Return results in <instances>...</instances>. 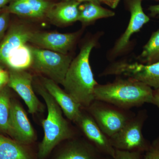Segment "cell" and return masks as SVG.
<instances>
[{
  "instance_id": "obj_1",
  "label": "cell",
  "mask_w": 159,
  "mask_h": 159,
  "mask_svg": "<svg viewBox=\"0 0 159 159\" xmlns=\"http://www.w3.org/2000/svg\"><path fill=\"white\" fill-rule=\"evenodd\" d=\"M97 43L95 38L82 46L79 54L72 60L62 84L64 90L84 108L95 100L94 90L98 84L89 62L91 51Z\"/></svg>"
},
{
  "instance_id": "obj_15",
  "label": "cell",
  "mask_w": 159,
  "mask_h": 159,
  "mask_svg": "<svg viewBox=\"0 0 159 159\" xmlns=\"http://www.w3.org/2000/svg\"><path fill=\"white\" fill-rule=\"evenodd\" d=\"M104 156L92 143L74 140L54 159H101Z\"/></svg>"
},
{
  "instance_id": "obj_5",
  "label": "cell",
  "mask_w": 159,
  "mask_h": 159,
  "mask_svg": "<svg viewBox=\"0 0 159 159\" xmlns=\"http://www.w3.org/2000/svg\"><path fill=\"white\" fill-rule=\"evenodd\" d=\"M86 108L109 138L118 133L135 115L129 110L100 100H94Z\"/></svg>"
},
{
  "instance_id": "obj_32",
  "label": "cell",
  "mask_w": 159,
  "mask_h": 159,
  "mask_svg": "<svg viewBox=\"0 0 159 159\" xmlns=\"http://www.w3.org/2000/svg\"><path fill=\"white\" fill-rule=\"evenodd\" d=\"M5 71V70H3V69L0 66V75H2Z\"/></svg>"
},
{
  "instance_id": "obj_7",
  "label": "cell",
  "mask_w": 159,
  "mask_h": 159,
  "mask_svg": "<svg viewBox=\"0 0 159 159\" xmlns=\"http://www.w3.org/2000/svg\"><path fill=\"white\" fill-rule=\"evenodd\" d=\"M123 76L145 84L154 89H159V61L144 64L127 60L117 61L107 67L100 76Z\"/></svg>"
},
{
  "instance_id": "obj_19",
  "label": "cell",
  "mask_w": 159,
  "mask_h": 159,
  "mask_svg": "<svg viewBox=\"0 0 159 159\" xmlns=\"http://www.w3.org/2000/svg\"><path fill=\"white\" fill-rule=\"evenodd\" d=\"M32 54L30 47L25 44L15 51L6 60L4 64L10 70H24L31 66Z\"/></svg>"
},
{
  "instance_id": "obj_14",
  "label": "cell",
  "mask_w": 159,
  "mask_h": 159,
  "mask_svg": "<svg viewBox=\"0 0 159 159\" xmlns=\"http://www.w3.org/2000/svg\"><path fill=\"white\" fill-rule=\"evenodd\" d=\"M31 31L23 25L11 27L0 44V63L4 64L10 54L29 42Z\"/></svg>"
},
{
  "instance_id": "obj_21",
  "label": "cell",
  "mask_w": 159,
  "mask_h": 159,
  "mask_svg": "<svg viewBox=\"0 0 159 159\" xmlns=\"http://www.w3.org/2000/svg\"><path fill=\"white\" fill-rule=\"evenodd\" d=\"M11 99L7 87L0 89V133L9 134Z\"/></svg>"
},
{
  "instance_id": "obj_6",
  "label": "cell",
  "mask_w": 159,
  "mask_h": 159,
  "mask_svg": "<svg viewBox=\"0 0 159 159\" xmlns=\"http://www.w3.org/2000/svg\"><path fill=\"white\" fill-rule=\"evenodd\" d=\"M30 48L32 68L56 83L62 84L72 61L70 56L48 50Z\"/></svg>"
},
{
  "instance_id": "obj_26",
  "label": "cell",
  "mask_w": 159,
  "mask_h": 159,
  "mask_svg": "<svg viewBox=\"0 0 159 159\" xmlns=\"http://www.w3.org/2000/svg\"><path fill=\"white\" fill-rule=\"evenodd\" d=\"M9 80V73L5 70L0 75V89L5 87L8 84Z\"/></svg>"
},
{
  "instance_id": "obj_17",
  "label": "cell",
  "mask_w": 159,
  "mask_h": 159,
  "mask_svg": "<svg viewBox=\"0 0 159 159\" xmlns=\"http://www.w3.org/2000/svg\"><path fill=\"white\" fill-rule=\"evenodd\" d=\"M115 15L114 11L103 8L100 5L87 2L79 6L78 21L83 24H89L97 20L112 17Z\"/></svg>"
},
{
  "instance_id": "obj_33",
  "label": "cell",
  "mask_w": 159,
  "mask_h": 159,
  "mask_svg": "<svg viewBox=\"0 0 159 159\" xmlns=\"http://www.w3.org/2000/svg\"><path fill=\"white\" fill-rule=\"evenodd\" d=\"M152 1H156V2H159V0H152Z\"/></svg>"
},
{
  "instance_id": "obj_22",
  "label": "cell",
  "mask_w": 159,
  "mask_h": 159,
  "mask_svg": "<svg viewBox=\"0 0 159 159\" xmlns=\"http://www.w3.org/2000/svg\"><path fill=\"white\" fill-rule=\"evenodd\" d=\"M142 159H159V135L150 143Z\"/></svg>"
},
{
  "instance_id": "obj_13",
  "label": "cell",
  "mask_w": 159,
  "mask_h": 159,
  "mask_svg": "<svg viewBox=\"0 0 159 159\" xmlns=\"http://www.w3.org/2000/svg\"><path fill=\"white\" fill-rule=\"evenodd\" d=\"M43 82V86L54 98L66 117L76 123L82 113L81 105L52 80L44 78Z\"/></svg>"
},
{
  "instance_id": "obj_34",
  "label": "cell",
  "mask_w": 159,
  "mask_h": 159,
  "mask_svg": "<svg viewBox=\"0 0 159 159\" xmlns=\"http://www.w3.org/2000/svg\"><path fill=\"white\" fill-rule=\"evenodd\" d=\"M0 10H1V9H0Z\"/></svg>"
},
{
  "instance_id": "obj_16",
  "label": "cell",
  "mask_w": 159,
  "mask_h": 159,
  "mask_svg": "<svg viewBox=\"0 0 159 159\" xmlns=\"http://www.w3.org/2000/svg\"><path fill=\"white\" fill-rule=\"evenodd\" d=\"M81 3L75 1H64L52 4L47 16L56 22L69 24L78 20L79 6Z\"/></svg>"
},
{
  "instance_id": "obj_18",
  "label": "cell",
  "mask_w": 159,
  "mask_h": 159,
  "mask_svg": "<svg viewBox=\"0 0 159 159\" xmlns=\"http://www.w3.org/2000/svg\"><path fill=\"white\" fill-rule=\"evenodd\" d=\"M0 159H31L22 144L0 134Z\"/></svg>"
},
{
  "instance_id": "obj_4",
  "label": "cell",
  "mask_w": 159,
  "mask_h": 159,
  "mask_svg": "<svg viewBox=\"0 0 159 159\" xmlns=\"http://www.w3.org/2000/svg\"><path fill=\"white\" fill-rule=\"evenodd\" d=\"M148 117L145 109L135 114L118 133L110 138L114 148L143 153L148 150L150 143L142 133L143 125Z\"/></svg>"
},
{
  "instance_id": "obj_31",
  "label": "cell",
  "mask_w": 159,
  "mask_h": 159,
  "mask_svg": "<svg viewBox=\"0 0 159 159\" xmlns=\"http://www.w3.org/2000/svg\"><path fill=\"white\" fill-rule=\"evenodd\" d=\"M101 159H114L112 157L109 156H104Z\"/></svg>"
},
{
  "instance_id": "obj_28",
  "label": "cell",
  "mask_w": 159,
  "mask_h": 159,
  "mask_svg": "<svg viewBox=\"0 0 159 159\" xmlns=\"http://www.w3.org/2000/svg\"><path fill=\"white\" fill-rule=\"evenodd\" d=\"M152 104L157 106L159 108V89H153Z\"/></svg>"
},
{
  "instance_id": "obj_10",
  "label": "cell",
  "mask_w": 159,
  "mask_h": 159,
  "mask_svg": "<svg viewBox=\"0 0 159 159\" xmlns=\"http://www.w3.org/2000/svg\"><path fill=\"white\" fill-rule=\"evenodd\" d=\"M76 123L100 153L113 158L115 149L111 144L110 138L102 131L88 112H84L82 111L81 116Z\"/></svg>"
},
{
  "instance_id": "obj_29",
  "label": "cell",
  "mask_w": 159,
  "mask_h": 159,
  "mask_svg": "<svg viewBox=\"0 0 159 159\" xmlns=\"http://www.w3.org/2000/svg\"><path fill=\"white\" fill-rule=\"evenodd\" d=\"M64 1H75L81 3L90 2L94 3L95 4H98V5H100V3L99 2L98 0H64Z\"/></svg>"
},
{
  "instance_id": "obj_30",
  "label": "cell",
  "mask_w": 159,
  "mask_h": 159,
  "mask_svg": "<svg viewBox=\"0 0 159 159\" xmlns=\"http://www.w3.org/2000/svg\"><path fill=\"white\" fill-rule=\"evenodd\" d=\"M11 1V0H0V9H2L3 7H5L6 4L10 2Z\"/></svg>"
},
{
  "instance_id": "obj_12",
  "label": "cell",
  "mask_w": 159,
  "mask_h": 159,
  "mask_svg": "<svg viewBox=\"0 0 159 159\" xmlns=\"http://www.w3.org/2000/svg\"><path fill=\"white\" fill-rule=\"evenodd\" d=\"M78 35L77 33L31 32L29 42L50 51L67 54L74 46Z\"/></svg>"
},
{
  "instance_id": "obj_25",
  "label": "cell",
  "mask_w": 159,
  "mask_h": 159,
  "mask_svg": "<svg viewBox=\"0 0 159 159\" xmlns=\"http://www.w3.org/2000/svg\"><path fill=\"white\" fill-rule=\"evenodd\" d=\"M149 16L152 18L159 17V4L152 5L148 7Z\"/></svg>"
},
{
  "instance_id": "obj_23",
  "label": "cell",
  "mask_w": 159,
  "mask_h": 159,
  "mask_svg": "<svg viewBox=\"0 0 159 159\" xmlns=\"http://www.w3.org/2000/svg\"><path fill=\"white\" fill-rule=\"evenodd\" d=\"M142 152L115 149L114 159H142Z\"/></svg>"
},
{
  "instance_id": "obj_3",
  "label": "cell",
  "mask_w": 159,
  "mask_h": 159,
  "mask_svg": "<svg viewBox=\"0 0 159 159\" xmlns=\"http://www.w3.org/2000/svg\"><path fill=\"white\" fill-rule=\"evenodd\" d=\"M37 89L48 108L47 118L42 122L44 135L38 153V157L43 159L48 156L61 142L72 139L74 133L63 116L61 108L44 87L38 85Z\"/></svg>"
},
{
  "instance_id": "obj_27",
  "label": "cell",
  "mask_w": 159,
  "mask_h": 159,
  "mask_svg": "<svg viewBox=\"0 0 159 159\" xmlns=\"http://www.w3.org/2000/svg\"><path fill=\"white\" fill-rule=\"evenodd\" d=\"M98 1L100 4L102 3L109 6L111 9H115L119 5L120 0H98Z\"/></svg>"
},
{
  "instance_id": "obj_24",
  "label": "cell",
  "mask_w": 159,
  "mask_h": 159,
  "mask_svg": "<svg viewBox=\"0 0 159 159\" xmlns=\"http://www.w3.org/2000/svg\"><path fill=\"white\" fill-rule=\"evenodd\" d=\"M10 13L3 10L0 13V38L2 36L8 26Z\"/></svg>"
},
{
  "instance_id": "obj_20",
  "label": "cell",
  "mask_w": 159,
  "mask_h": 159,
  "mask_svg": "<svg viewBox=\"0 0 159 159\" xmlns=\"http://www.w3.org/2000/svg\"><path fill=\"white\" fill-rule=\"evenodd\" d=\"M137 59L138 62L144 64H151L159 61V29L152 32Z\"/></svg>"
},
{
  "instance_id": "obj_11",
  "label": "cell",
  "mask_w": 159,
  "mask_h": 159,
  "mask_svg": "<svg viewBox=\"0 0 159 159\" xmlns=\"http://www.w3.org/2000/svg\"><path fill=\"white\" fill-rule=\"evenodd\" d=\"M9 135L22 145L30 144L35 139L34 129L27 114L19 103L13 100L10 109Z\"/></svg>"
},
{
  "instance_id": "obj_2",
  "label": "cell",
  "mask_w": 159,
  "mask_h": 159,
  "mask_svg": "<svg viewBox=\"0 0 159 159\" xmlns=\"http://www.w3.org/2000/svg\"><path fill=\"white\" fill-rule=\"evenodd\" d=\"M153 89L136 80L119 77L112 82L98 84L94 90L95 100L108 102L125 110L152 103Z\"/></svg>"
},
{
  "instance_id": "obj_9",
  "label": "cell",
  "mask_w": 159,
  "mask_h": 159,
  "mask_svg": "<svg viewBox=\"0 0 159 159\" xmlns=\"http://www.w3.org/2000/svg\"><path fill=\"white\" fill-rule=\"evenodd\" d=\"M32 76L24 70H10L7 86L13 89L23 99L29 113L39 111L41 103L34 94L32 85Z\"/></svg>"
},
{
  "instance_id": "obj_8",
  "label": "cell",
  "mask_w": 159,
  "mask_h": 159,
  "mask_svg": "<svg viewBox=\"0 0 159 159\" xmlns=\"http://www.w3.org/2000/svg\"><path fill=\"white\" fill-rule=\"evenodd\" d=\"M142 1L125 0V5L130 13V19L124 33L117 40L110 52L109 57L111 58H115L126 51L129 45L132 35L139 32L143 26L150 20V17L143 10Z\"/></svg>"
}]
</instances>
